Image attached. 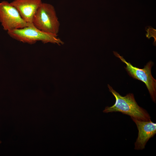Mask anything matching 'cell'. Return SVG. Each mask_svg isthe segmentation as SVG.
Returning <instances> with one entry per match:
<instances>
[{"instance_id":"obj_7","label":"cell","mask_w":156,"mask_h":156,"mask_svg":"<svg viewBox=\"0 0 156 156\" xmlns=\"http://www.w3.org/2000/svg\"><path fill=\"white\" fill-rule=\"evenodd\" d=\"M10 3L27 23H32L33 17L42 2L41 0H14Z\"/></svg>"},{"instance_id":"obj_1","label":"cell","mask_w":156,"mask_h":156,"mask_svg":"<svg viewBox=\"0 0 156 156\" xmlns=\"http://www.w3.org/2000/svg\"><path fill=\"white\" fill-rule=\"evenodd\" d=\"M108 87L109 91L115 97L116 101L113 105L106 107L103 111V112H119L139 120H151L149 114L146 110L138 105L133 94L129 93L125 96H122L109 84Z\"/></svg>"},{"instance_id":"obj_9","label":"cell","mask_w":156,"mask_h":156,"mask_svg":"<svg viewBox=\"0 0 156 156\" xmlns=\"http://www.w3.org/2000/svg\"><path fill=\"white\" fill-rule=\"evenodd\" d=\"M1 143V141H0V144Z\"/></svg>"},{"instance_id":"obj_5","label":"cell","mask_w":156,"mask_h":156,"mask_svg":"<svg viewBox=\"0 0 156 156\" xmlns=\"http://www.w3.org/2000/svg\"><path fill=\"white\" fill-rule=\"evenodd\" d=\"M0 22L7 31L23 28L29 25L10 3L4 1L0 2Z\"/></svg>"},{"instance_id":"obj_8","label":"cell","mask_w":156,"mask_h":156,"mask_svg":"<svg viewBox=\"0 0 156 156\" xmlns=\"http://www.w3.org/2000/svg\"><path fill=\"white\" fill-rule=\"evenodd\" d=\"M146 30L147 33L146 34V37L148 39H150L151 37H153L154 38V43L156 44V30L151 26H147L145 28Z\"/></svg>"},{"instance_id":"obj_2","label":"cell","mask_w":156,"mask_h":156,"mask_svg":"<svg viewBox=\"0 0 156 156\" xmlns=\"http://www.w3.org/2000/svg\"><path fill=\"white\" fill-rule=\"evenodd\" d=\"M9 35L12 38L24 43L32 44L40 41L44 43H51L59 45L64 42L57 37V35L48 33L36 28L32 23L21 29L7 31Z\"/></svg>"},{"instance_id":"obj_4","label":"cell","mask_w":156,"mask_h":156,"mask_svg":"<svg viewBox=\"0 0 156 156\" xmlns=\"http://www.w3.org/2000/svg\"><path fill=\"white\" fill-rule=\"evenodd\" d=\"M113 52L116 56L126 64V67L125 68L129 75L145 83L153 101L155 103L156 80L153 77L151 73V68L153 65V62L150 61L143 68H139L133 66L130 62L126 61L123 57L121 56L117 52L114 51Z\"/></svg>"},{"instance_id":"obj_6","label":"cell","mask_w":156,"mask_h":156,"mask_svg":"<svg viewBox=\"0 0 156 156\" xmlns=\"http://www.w3.org/2000/svg\"><path fill=\"white\" fill-rule=\"evenodd\" d=\"M136 124L138 131V137L135 143L134 149L142 150L147 142L156 133V124L151 120L144 121L131 118Z\"/></svg>"},{"instance_id":"obj_3","label":"cell","mask_w":156,"mask_h":156,"mask_svg":"<svg viewBox=\"0 0 156 156\" xmlns=\"http://www.w3.org/2000/svg\"><path fill=\"white\" fill-rule=\"evenodd\" d=\"M32 23L38 29L49 34L57 35L60 23L53 5L42 3L33 17Z\"/></svg>"}]
</instances>
